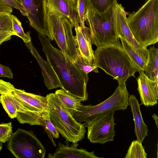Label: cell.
<instances>
[{
	"instance_id": "obj_1",
	"label": "cell",
	"mask_w": 158,
	"mask_h": 158,
	"mask_svg": "<svg viewBox=\"0 0 158 158\" xmlns=\"http://www.w3.org/2000/svg\"><path fill=\"white\" fill-rule=\"evenodd\" d=\"M39 38L47 61L52 66L62 86L61 89L81 102L88 99L86 86L88 74L81 70L74 63L69 54L64 55L53 47L45 35L39 33Z\"/></svg>"
},
{
	"instance_id": "obj_2",
	"label": "cell",
	"mask_w": 158,
	"mask_h": 158,
	"mask_svg": "<svg viewBox=\"0 0 158 158\" xmlns=\"http://www.w3.org/2000/svg\"><path fill=\"white\" fill-rule=\"evenodd\" d=\"M94 54L97 68L113 77L118 84H125L128 78L134 76L138 72L118 40L97 47Z\"/></svg>"
},
{
	"instance_id": "obj_3",
	"label": "cell",
	"mask_w": 158,
	"mask_h": 158,
	"mask_svg": "<svg viewBox=\"0 0 158 158\" xmlns=\"http://www.w3.org/2000/svg\"><path fill=\"white\" fill-rule=\"evenodd\" d=\"M128 26L134 37L146 48L158 41V0H147L136 12L127 18Z\"/></svg>"
},
{
	"instance_id": "obj_4",
	"label": "cell",
	"mask_w": 158,
	"mask_h": 158,
	"mask_svg": "<svg viewBox=\"0 0 158 158\" xmlns=\"http://www.w3.org/2000/svg\"><path fill=\"white\" fill-rule=\"evenodd\" d=\"M115 5L99 13L86 3L85 21L89 27L92 44L97 47L112 43L119 39L115 23Z\"/></svg>"
},
{
	"instance_id": "obj_5",
	"label": "cell",
	"mask_w": 158,
	"mask_h": 158,
	"mask_svg": "<svg viewBox=\"0 0 158 158\" xmlns=\"http://www.w3.org/2000/svg\"><path fill=\"white\" fill-rule=\"evenodd\" d=\"M50 119L59 133L66 141L77 143L85 137V123L77 121L53 93L46 96Z\"/></svg>"
},
{
	"instance_id": "obj_6",
	"label": "cell",
	"mask_w": 158,
	"mask_h": 158,
	"mask_svg": "<svg viewBox=\"0 0 158 158\" xmlns=\"http://www.w3.org/2000/svg\"><path fill=\"white\" fill-rule=\"evenodd\" d=\"M129 94L126 84H118L114 93L102 102L95 106H82L80 111L73 115L79 123H87L94 118L117 110H124L129 105Z\"/></svg>"
},
{
	"instance_id": "obj_7",
	"label": "cell",
	"mask_w": 158,
	"mask_h": 158,
	"mask_svg": "<svg viewBox=\"0 0 158 158\" xmlns=\"http://www.w3.org/2000/svg\"><path fill=\"white\" fill-rule=\"evenodd\" d=\"M8 149L17 158H44L46 150L33 132L18 128L8 141Z\"/></svg>"
},
{
	"instance_id": "obj_8",
	"label": "cell",
	"mask_w": 158,
	"mask_h": 158,
	"mask_svg": "<svg viewBox=\"0 0 158 158\" xmlns=\"http://www.w3.org/2000/svg\"><path fill=\"white\" fill-rule=\"evenodd\" d=\"M114 112L97 117L85 123L87 137L91 143L104 144L112 141L115 136Z\"/></svg>"
},
{
	"instance_id": "obj_9",
	"label": "cell",
	"mask_w": 158,
	"mask_h": 158,
	"mask_svg": "<svg viewBox=\"0 0 158 158\" xmlns=\"http://www.w3.org/2000/svg\"><path fill=\"white\" fill-rule=\"evenodd\" d=\"M126 15L122 5L116 4L115 23L117 34L119 38L124 40L147 64L148 59V49L142 46L134 37L128 25Z\"/></svg>"
},
{
	"instance_id": "obj_10",
	"label": "cell",
	"mask_w": 158,
	"mask_h": 158,
	"mask_svg": "<svg viewBox=\"0 0 158 158\" xmlns=\"http://www.w3.org/2000/svg\"><path fill=\"white\" fill-rule=\"evenodd\" d=\"M30 25L36 31L51 37L46 24L45 0H21Z\"/></svg>"
},
{
	"instance_id": "obj_11",
	"label": "cell",
	"mask_w": 158,
	"mask_h": 158,
	"mask_svg": "<svg viewBox=\"0 0 158 158\" xmlns=\"http://www.w3.org/2000/svg\"><path fill=\"white\" fill-rule=\"evenodd\" d=\"M46 24L51 37L54 39L64 55L69 54L65 29L60 13L49 8L45 5Z\"/></svg>"
},
{
	"instance_id": "obj_12",
	"label": "cell",
	"mask_w": 158,
	"mask_h": 158,
	"mask_svg": "<svg viewBox=\"0 0 158 158\" xmlns=\"http://www.w3.org/2000/svg\"><path fill=\"white\" fill-rule=\"evenodd\" d=\"M0 93L6 94L15 106L18 111L16 118L19 122L31 125H40V119L42 115L34 111L15 96L7 87L6 81L2 79H0Z\"/></svg>"
},
{
	"instance_id": "obj_13",
	"label": "cell",
	"mask_w": 158,
	"mask_h": 158,
	"mask_svg": "<svg viewBox=\"0 0 158 158\" xmlns=\"http://www.w3.org/2000/svg\"><path fill=\"white\" fill-rule=\"evenodd\" d=\"M139 74L137 79V89L141 104L146 106L157 104L158 99V81L149 79L143 72Z\"/></svg>"
},
{
	"instance_id": "obj_14",
	"label": "cell",
	"mask_w": 158,
	"mask_h": 158,
	"mask_svg": "<svg viewBox=\"0 0 158 158\" xmlns=\"http://www.w3.org/2000/svg\"><path fill=\"white\" fill-rule=\"evenodd\" d=\"M6 83L11 92L34 111L41 115L48 111L46 97L26 92L15 88L9 82Z\"/></svg>"
},
{
	"instance_id": "obj_15",
	"label": "cell",
	"mask_w": 158,
	"mask_h": 158,
	"mask_svg": "<svg viewBox=\"0 0 158 158\" xmlns=\"http://www.w3.org/2000/svg\"><path fill=\"white\" fill-rule=\"evenodd\" d=\"M25 45L36 58L41 70L45 85L48 89L51 90L60 87L61 84L53 69L50 64L40 56L32 44L31 40Z\"/></svg>"
},
{
	"instance_id": "obj_16",
	"label": "cell",
	"mask_w": 158,
	"mask_h": 158,
	"mask_svg": "<svg viewBox=\"0 0 158 158\" xmlns=\"http://www.w3.org/2000/svg\"><path fill=\"white\" fill-rule=\"evenodd\" d=\"M77 0H45V5L65 16L73 27L79 26L77 19Z\"/></svg>"
},
{
	"instance_id": "obj_17",
	"label": "cell",
	"mask_w": 158,
	"mask_h": 158,
	"mask_svg": "<svg viewBox=\"0 0 158 158\" xmlns=\"http://www.w3.org/2000/svg\"><path fill=\"white\" fill-rule=\"evenodd\" d=\"M76 32L75 40L77 47L82 56L89 63L95 64L94 52L91 43L89 27L75 28Z\"/></svg>"
},
{
	"instance_id": "obj_18",
	"label": "cell",
	"mask_w": 158,
	"mask_h": 158,
	"mask_svg": "<svg viewBox=\"0 0 158 158\" xmlns=\"http://www.w3.org/2000/svg\"><path fill=\"white\" fill-rule=\"evenodd\" d=\"M78 144L73 143L70 146L59 142L58 148L53 153H49L50 158H103L97 156L94 151L89 152L83 148L78 149Z\"/></svg>"
},
{
	"instance_id": "obj_19",
	"label": "cell",
	"mask_w": 158,
	"mask_h": 158,
	"mask_svg": "<svg viewBox=\"0 0 158 158\" xmlns=\"http://www.w3.org/2000/svg\"><path fill=\"white\" fill-rule=\"evenodd\" d=\"M137 99L134 95L129 96V105L132 113L135 127V132L137 140L142 143L148 135V127L143 119L140 106Z\"/></svg>"
},
{
	"instance_id": "obj_20",
	"label": "cell",
	"mask_w": 158,
	"mask_h": 158,
	"mask_svg": "<svg viewBox=\"0 0 158 158\" xmlns=\"http://www.w3.org/2000/svg\"><path fill=\"white\" fill-rule=\"evenodd\" d=\"M54 94L64 108L73 116L81 110L83 105L81 102L65 92L62 89L57 90Z\"/></svg>"
},
{
	"instance_id": "obj_21",
	"label": "cell",
	"mask_w": 158,
	"mask_h": 158,
	"mask_svg": "<svg viewBox=\"0 0 158 158\" xmlns=\"http://www.w3.org/2000/svg\"><path fill=\"white\" fill-rule=\"evenodd\" d=\"M148 51V61L144 73L149 79L158 81V49L152 46Z\"/></svg>"
},
{
	"instance_id": "obj_22",
	"label": "cell",
	"mask_w": 158,
	"mask_h": 158,
	"mask_svg": "<svg viewBox=\"0 0 158 158\" xmlns=\"http://www.w3.org/2000/svg\"><path fill=\"white\" fill-rule=\"evenodd\" d=\"M60 15L65 29L69 53L73 59L77 56L79 51L76 47L75 37L73 34V27L70 21L65 16L60 13Z\"/></svg>"
},
{
	"instance_id": "obj_23",
	"label": "cell",
	"mask_w": 158,
	"mask_h": 158,
	"mask_svg": "<svg viewBox=\"0 0 158 158\" xmlns=\"http://www.w3.org/2000/svg\"><path fill=\"white\" fill-rule=\"evenodd\" d=\"M40 124L43 127L53 145L56 147L54 139L59 137V133L50 120L48 111L42 115L40 119Z\"/></svg>"
},
{
	"instance_id": "obj_24",
	"label": "cell",
	"mask_w": 158,
	"mask_h": 158,
	"mask_svg": "<svg viewBox=\"0 0 158 158\" xmlns=\"http://www.w3.org/2000/svg\"><path fill=\"white\" fill-rule=\"evenodd\" d=\"M120 39L123 48L133 62L135 66L140 73L143 72L147 65V64L132 49L130 45L123 39Z\"/></svg>"
},
{
	"instance_id": "obj_25",
	"label": "cell",
	"mask_w": 158,
	"mask_h": 158,
	"mask_svg": "<svg viewBox=\"0 0 158 158\" xmlns=\"http://www.w3.org/2000/svg\"><path fill=\"white\" fill-rule=\"evenodd\" d=\"M141 142L137 139L133 141L128 150L125 158H146L147 154Z\"/></svg>"
},
{
	"instance_id": "obj_26",
	"label": "cell",
	"mask_w": 158,
	"mask_h": 158,
	"mask_svg": "<svg viewBox=\"0 0 158 158\" xmlns=\"http://www.w3.org/2000/svg\"><path fill=\"white\" fill-rule=\"evenodd\" d=\"M73 60L78 68L87 74L92 71L95 73H99L98 68L95 64L91 63L85 59L81 55L79 51L77 56Z\"/></svg>"
},
{
	"instance_id": "obj_27",
	"label": "cell",
	"mask_w": 158,
	"mask_h": 158,
	"mask_svg": "<svg viewBox=\"0 0 158 158\" xmlns=\"http://www.w3.org/2000/svg\"><path fill=\"white\" fill-rule=\"evenodd\" d=\"M87 2L91 7L99 13L118 3L117 0H87Z\"/></svg>"
},
{
	"instance_id": "obj_28",
	"label": "cell",
	"mask_w": 158,
	"mask_h": 158,
	"mask_svg": "<svg viewBox=\"0 0 158 158\" xmlns=\"http://www.w3.org/2000/svg\"><path fill=\"white\" fill-rule=\"evenodd\" d=\"M11 18L14 35L22 39L25 44L31 41V38L30 32H28L26 34L24 32L21 23L15 16L12 15Z\"/></svg>"
},
{
	"instance_id": "obj_29",
	"label": "cell",
	"mask_w": 158,
	"mask_h": 158,
	"mask_svg": "<svg viewBox=\"0 0 158 158\" xmlns=\"http://www.w3.org/2000/svg\"><path fill=\"white\" fill-rule=\"evenodd\" d=\"M0 94V102L9 117L11 118H16L18 111L15 105L6 94L3 93Z\"/></svg>"
},
{
	"instance_id": "obj_30",
	"label": "cell",
	"mask_w": 158,
	"mask_h": 158,
	"mask_svg": "<svg viewBox=\"0 0 158 158\" xmlns=\"http://www.w3.org/2000/svg\"><path fill=\"white\" fill-rule=\"evenodd\" d=\"M11 15L10 12H0V32H11L14 35Z\"/></svg>"
},
{
	"instance_id": "obj_31",
	"label": "cell",
	"mask_w": 158,
	"mask_h": 158,
	"mask_svg": "<svg viewBox=\"0 0 158 158\" xmlns=\"http://www.w3.org/2000/svg\"><path fill=\"white\" fill-rule=\"evenodd\" d=\"M87 0H77V19L79 26L84 27Z\"/></svg>"
},
{
	"instance_id": "obj_32",
	"label": "cell",
	"mask_w": 158,
	"mask_h": 158,
	"mask_svg": "<svg viewBox=\"0 0 158 158\" xmlns=\"http://www.w3.org/2000/svg\"><path fill=\"white\" fill-rule=\"evenodd\" d=\"M11 123H2L0 124V142L8 141L12 134Z\"/></svg>"
},
{
	"instance_id": "obj_33",
	"label": "cell",
	"mask_w": 158,
	"mask_h": 158,
	"mask_svg": "<svg viewBox=\"0 0 158 158\" xmlns=\"http://www.w3.org/2000/svg\"><path fill=\"white\" fill-rule=\"evenodd\" d=\"M5 3L19 10L23 16H26L25 10L22 3L21 0H2Z\"/></svg>"
},
{
	"instance_id": "obj_34",
	"label": "cell",
	"mask_w": 158,
	"mask_h": 158,
	"mask_svg": "<svg viewBox=\"0 0 158 158\" xmlns=\"http://www.w3.org/2000/svg\"><path fill=\"white\" fill-rule=\"evenodd\" d=\"M0 77H6L9 79H13V73L8 67L0 64Z\"/></svg>"
},
{
	"instance_id": "obj_35",
	"label": "cell",
	"mask_w": 158,
	"mask_h": 158,
	"mask_svg": "<svg viewBox=\"0 0 158 158\" xmlns=\"http://www.w3.org/2000/svg\"><path fill=\"white\" fill-rule=\"evenodd\" d=\"M12 7L2 0H0V12H8L11 13Z\"/></svg>"
},
{
	"instance_id": "obj_36",
	"label": "cell",
	"mask_w": 158,
	"mask_h": 158,
	"mask_svg": "<svg viewBox=\"0 0 158 158\" xmlns=\"http://www.w3.org/2000/svg\"><path fill=\"white\" fill-rule=\"evenodd\" d=\"M13 35V33L11 32H0V45L3 42L10 40L11 36Z\"/></svg>"
},
{
	"instance_id": "obj_37",
	"label": "cell",
	"mask_w": 158,
	"mask_h": 158,
	"mask_svg": "<svg viewBox=\"0 0 158 158\" xmlns=\"http://www.w3.org/2000/svg\"><path fill=\"white\" fill-rule=\"evenodd\" d=\"M152 118L154 119V120L155 123L156 125V126L158 128V117L157 115L155 114H153L152 116Z\"/></svg>"
},
{
	"instance_id": "obj_38",
	"label": "cell",
	"mask_w": 158,
	"mask_h": 158,
	"mask_svg": "<svg viewBox=\"0 0 158 158\" xmlns=\"http://www.w3.org/2000/svg\"><path fill=\"white\" fill-rule=\"evenodd\" d=\"M2 147V143L0 142V152L1 150Z\"/></svg>"
}]
</instances>
